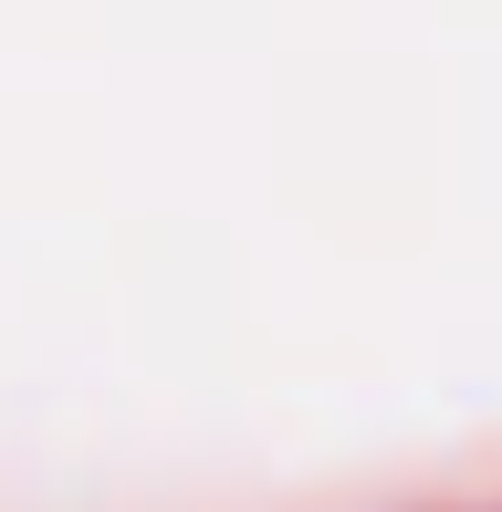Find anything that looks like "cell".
I'll list each match as a JSON object with an SVG mask.
<instances>
[]
</instances>
